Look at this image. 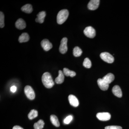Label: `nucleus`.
Here are the masks:
<instances>
[{"mask_svg": "<svg viewBox=\"0 0 129 129\" xmlns=\"http://www.w3.org/2000/svg\"><path fill=\"white\" fill-rule=\"evenodd\" d=\"M41 45L44 50L47 51L50 50L52 47V44L46 39H45L41 41Z\"/></svg>", "mask_w": 129, "mask_h": 129, "instance_id": "nucleus-8", "label": "nucleus"}, {"mask_svg": "<svg viewBox=\"0 0 129 129\" xmlns=\"http://www.w3.org/2000/svg\"><path fill=\"white\" fill-rule=\"evenodd\" d=\"M38 115V113L37 111L33 109L30 111L28 114V117L30 119H33L37 117Z\"/></svg>", "mask_w": 129, "mask_h": 129, "instance_id": "nucleus-23", "label": "nucleus"}, {"mask_svg": "<svg viewBox=\"0 0 129 129\" xmlns=\"http://www.w3.org/2000/svg\"><path fill=\"white\" fill-rule=\"evenodd\" d=\"M82 52H82V50L78 47H75L74 48L73 51V53L74 56L76 57L81 55Z\"/></svg>", "mask_w": 129, "mask_h": 129, "instance_id": "nucleus-22", "label": "nucleus"}, {"mask_svg": "<svg viewBox=\"0 0 129 129\" xmlns=\"http://www.w3.org/2000/svg\"><path fill=\"white\" fill-rule=\"evenodd\" d=\"M5 16L2 12H0V27H4L5 26Z\"/></svg>", "mask_w": 129, "mask_h": 129, "instance_id": "nucleus-25", "label": "nucleus"}, {"mask_svg": "<svg viewBox=\"0 0 129 129\" xmlns=\"http://www.w3.org/2000/svg\"><path fill=\"white\" fill-rule=\"evenodd\" d=\"M69 101L70 104L74 107H78L79 105L78 100L75 96L73 95H70L68 96Z\"/></svg>", "mask_w": 129, "mask_h": 129, "instance_id": "nucleus-11", "label": "nucleus"}, {"mask_svg": "<svg viewBox=\"0 0 129 129\" xmlns=\"http://www.w3.org/2000/svg\"><path fill=\"white\" fill-rule=\"evenodd\" d=\"M73 119V117L72 115H69L64 119L63 122L65 124H69L72 121Z\"/></svg>", "mask_w": 129, "mask_h": 129, "instance_id": "nucleus-26", "label": "nucleus"}, {"mask_svg": "<svg viewBox=\"0 0 129 129\" xmlns=\"http://www.w3.org/2000/svg\"><path fill=\"white\" fill-rule=\"evenodd\" d=\"M50 119L51 123L53 125L56 127H59L60 125V123L56 115H52L50 117Z\"/></svg>", "mask_w": 129, "mask_h": 129, "instance_id": "nucleus-19", "label": "nucleus"}, {"mask_svg": "<svg viewBox=\"0 0 129 129\" xmlns=\"http://www.w3.org/2000/svg\"><path fill=\"white\" fill-rule=\"evenodd\" d=\"M24 92L27 97L30 100H33L35 98V94L34 90L30 86L27 85L24 89Z\"/></svg>", "mask_w": 129, "mask_h": 129, "instance_id": "nucleus-4", "label": "nucleus"}, {"mask_svg": "<svg viewBox=\"0 0 129 129\" xmlns=\"http://www.w3.org/2000/svg\"><path fill=\"white\" fill-rule=\"evenodd\" d=\"M16 90H17V87H16L15 86H12L10 89L11 91H12L13 92H16Z\"/></svg>", "mask_w": 129, "mask_h": 129, "instance_id": "nucleus-28", "label": "nucleus"}, {"mask_svg": "<svg viewBox=\"0 0 129 129\" xmlns=\"http://www.w3.org/2000/svg\"><path fill=\"white\" fill-rule=\"evenodd\" d=\"M42 83L45 87L47 88H52L54 85L52 77L48 72L44 73L42 77Z\"/></svg>", "mask_w": 129, "mask_h": 129, "instance_id": "nucleus-1", "label": "nucleus"}, {"mask_svg": "<svg viewBox=\"0 0 129 129\" xmlns=\"http://www.w3.org/2000/svg\"><path fill=\"white\" fill-rule=\"evenodd\" d=\"M112 91L113 94L115 96L118 98H121L122 96V90L120 87L119 86L116 85L114 86L112 88Z\"/></svg>", "mask_w": 129, "mask_h": 129, "instance_id": "nucleus-13", "label": "nucleus"}, {"mask_svg": "<svg viewBox=\"0 0 129 129\" xmlns=\"http://www.w3.org/2000/svg\"><path fill=\"white\" fill-rule=\"evenodd\" d=\"M29 40L28 34L27 33H23L19 37L18 41L20 43L27 42Z\"/></svg>", "mask_w": 129, "mask_h": 129, "instance_id": "nucleus-17", "label": "nucleus"}, {"mask_svg": "<svg viewBox=\"0 0 129 129\" xmlns=\"http://www.w3.org/2000/svg\"><path fill=\"white\" fill-rule=\"evenodd\" d=\"M99 0H91L88 5V9L90 10H95L98 8L99 5Z\"/></svg>", "mask_w": 129, "mask_h": 129, "instance_id": "nucleus-9", "label": "nucleus"}, {"mask_svg": "<svg viewBox=\"0 0 129 129\" xmlns=\"http://www.w3.org/2000/svg\"><path fill=\"white\" fill-rule=\"evenodd\" d=\"M100 57L102 60L108 63H112L114 61V58L108 52H102L100 54Z\"/></svg>", "mask_w": 129, "mask_h": 129, "instance_id": "nucleus-3", "label": "nucleus"}, {"mask_svg": "<svg viewBox=\"0 0 129 129\" xmlns=\"http://www.w3.org/2000/svg\"><path fill=\"white\" fill-rule=\"evenodd\" d=\"M69 12L67 9L61 10L58 13L57 16V21L58 24H61L64 23L68 17Z\"/></svg>", "mask_w": 129, "mask_h": 129, "instance_id": "nucleus-2", "label": "nucleus"}, {"mask_svg": "<svg viewBox=\"0 0 129 129\" xmlns=\"http://www.w3.org/2000/svg\"><path fill=\"white\" fill-rule=\"evenodd\" d=\"M21 10L25 13L29 14L32 12L33 8L32 5L30 4H27L21 8Z\"/></svg>", "mask_w": 129, "mask_h": 129, "instance_id": "nucleus-18", "label": "nucleus"}, {"mask_svg": "<svg viewBox=\"0 0 129 129\" xmlns=\"http://www.w3.org/2000/svg\"><path fill=\"white\" fill-rule=\"evenodd\" d=\"M16 27L18 29L22 30L26 27V25L25 21L22 18H19L16 21L15 23Z\"/></svg>", "mask_w": 129, "mask_h": 129, "instance_id": "nucleus-12", "label": "nucleus"}, {"mask_svg": "<svg viewBox=\"0 0 129 129\" xmlns=\"http://www.w3.org/2000/svg\"><path fill=\"white\" fill-rule=\"evenodd\" d=\"M114 75L113 74L109 73L103 77L102 79L108 84H109L114 80Z\"/></svg>", "mask_w": 129, "mask_h": 129, "instance_id": "nucleus-15", "label": "nucleus"}, {"mask_svg": "<svg viewBox=\"0 0 129 129\" xmlns=\"http://www.w3.org/2000/svg\"><path fill=\"white\" fill-rule=\"evenodd\" d=\"M45 125V123L44 120L40 119L34 124V129H42L44 128Z\"/></svg>", "mask_w": 129, "mask_h": 129, "instance_id": "nucleus-21", "label": "nucleus"}, {"mask_svg": "<svg viewBox=\"0 0 129 129\" xmlns=\"http://www.w3.org/2000/svg\"><path fill=\"white\" fill-rule=\"evenodd\" d=\"M84 33L86 37L91 39L94 38L96 35L95 29L91 26L86 27L84 30Z\"/></svg>", "mask_w": 129, "mask_h": 129, "instance_id": "nucleus-5", "label": "nucleus"}, {"mask_svg": "<svg viewBox=\"0 0 129 129\" xmlns=\"http://www.w3.org/2000/svg\"><path fill=\"white\" fill-rule=\"evenodd\" d=\"M99 88L103 91L107 90L109 87V84L105 82L102 79H99L97 80Z\"/></svg>", "mask_w": 129, "mask_h": 129, "instance_id": "nucleus-10", "label": "nucleus"}, {"mask_svg": "<svg viewBox=\"0 0 129 129\" xmlns=\"http://www.w3.org/2000/svg\"><path fill=\"white\" fill-rule=\"evenodd\" d=\"M64 75L67 76H70L71 77H73L76 75V73L74 71L70 70L67 68H64L63 71Z\"/></svg>", "mask_w": 129, "mask_h": 129, "instance_id": "nucleus-20", "label": "nucleus"}, {"mask_svg": "<svg viewBox=\"0 0 129 129\" xmlns=\"http://www.w3.org/2000/svg\"><path fill=\"white\" fill-rule=\"evenodd\" d=\"M83 65L86 68H90L91 67V61L89 58H86L84 60Z\"/></svg>", "mask_w": 129, "mask_h": 129, "instance_id": "nucleus-24", "label": "nucleus"}, {"mask_svg": "<svg viewBox=\"0 0 129 129\" xmlns=\"http://www.w3.org/2000/svg\"><path fill=\"white\" fill-rule=\"evenodd\" d=\"M64 74L63 72L61 70H59L58 76L55 79V81L57 84H62L64 81Z\"/></svg>", "mask_w": 129, "mask_h": 129, "instance_id": "nucleus-16", "label": "nucleus"}, {"mask_svg": "<svg viewBox=\"0 0 129 129\" xmlns=\"http://www.w3.org/2000/svg\"><path fill=\"white\" fill-rule=\"evenodd\" d=\"M105 129H122V127L117 125H111L106 126Z\"/></svg>", "mask_w": 129, "mask_h": 129, "instance_id": "nucleus-27", "label": "nucleus"}, {"mask_svg": "<svg viewBox=\"0 0 129 129\" xmlns=\"http://www.w3.org/2000/svg\"><path fill=\"white\" fill-rule=\"evenodd\" d=\"M67 42L68 39L66 37H64L61 40V41L59 51L61 53L64 54L68 51V46H67Z\"/></svg>", "mask_w": 129, "mask_h": 129, "instance_id": "nucleus-6", "label": "nucleus"}, {"mask_svg": "<svg viewBox=\"0 0 129 129\" xmlns=\"http://www.w3.org/2000/svg\"><path fill=\"white\" fill-rule=\"evenodd\" d=\"M13 129H24L23 128H22V127H20V126H18V125H15L14 126Z\"/></svg>", "mask_w": 129, "mask_h": 129, "instance_id": "nucleus-29", "label": "nucleus"}, {"mask_svg": "<svg viewBox=\"0 0 129 129\" xmlns=\"http://www.w3.org/2000/svg\"><path fill=\"white\" fill-rule=\"evenodd\" d=\"M46 15V14L45 11L40 12L37 15V18L35 19L36 21L39 23H43L44 22Z\"/></svg>", "mask_w": 129, "mask_h": 129, "instance_id": "nucleus-14", "label": "nucleus"}, {"mask_svg": "<svg viewBox=\"0 0 129 129\" xmlns=\"http://www.w3.org/2000/svg\"><path fill=\"white\" fill-rule=\"evenodd\" d=\"M96 116L99 120L103 121L109 120L111 118V114L108 112L98 113Z\"/></svg>", "mask_w": 129, "mask_h": 129, "instance_id": "nucleus-7", "label": "nucleus"}]
</instances>
